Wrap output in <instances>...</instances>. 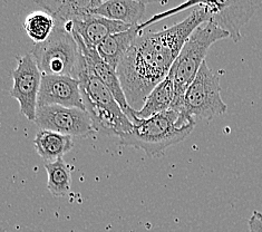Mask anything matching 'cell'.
<instances>
[{
    "label": "cell",
    "mask_w": 262,
    "mask_h": 232,
    "mask_svg": "<svg viewBox=\"0 0 262 232\" xmlns=\"http://www.w3.org/2000/svg\"><path fill=\"white\" fill-rule=\"evenodd\" d=\"M146 5V2L139 0H107L103 2L93 14L135 26L144 16Z\"/></svg>",
    "instance_id": "obj_14"
},
{
    "label": "cell",
    "mask_w": 262,
    "mask_h": 232,
    "mask_svg": "<svg viewBox=\"0 0 262 232\" xmlns=\"http://www.w3.org/2000/svg\"><path fill=\"white\" fill-rule=\"evenodd\" d=\"M35 123L42 130L72 137H87L96 133L89 113L75 108L58 105L38 106Z\"/></svg>",
    "instance_id": "obj_8"
},
{
    "label": "cell",
    "mask_w": 262,
    "mask_h": 232,
    "mask_svg": "<svg viewBox=\"0 0 262 232\" xmlns=\"http://www.w3.org/2000/svg\"><path fill=\"white\" fill-rule=\"evenodd\" d=\"M248 225L250 232H262V213L253 211L252 216L249 219Z\"/></svg>",
    "instance_id": "obj_19"
},
{
    "label": "cell",
    "mask_w": 262,
    "mask_h": 232,
    "mask_svg": "<svg viewBox=\"0 0 262 232\" xmlns=\"http://www.w3.org/2000/svg\"><path fill=\"white\" fill-rule=\"evenodd\" d=\"M130 27L133 26L94 14L73 23V31L82 37L87 47L93 48H96L110 36L122 33Z\"/></svg>",
    "instance_id": "obj_12"
},
{
    "label": "cell",
    "mask_w": 262,
    "mask_h": 232,
    "mask_svg": "<svg viewBox=\"0 0 262 232\" xmlns=\"http://www.w3.org/2000/svg\"><path fill=\"white\" fill-rule=\"evenodd\" d=\"M34 146L42 160L51 163L63 159V156L74 147V142L72 136L41 130L36 134Z\"/></svg>",
    "instance_id": "obj_16"
},
{
    "label": "cell",
    "mask_w": 262,
    "mask_h": 232,
    "mask_svg": "<svg viewBox=\"0 0 262 232\" xmlns=\"http://www.w3.org/2000/svg\"><path fill=\"white\" fill-rule=\"evenodd\" d=\"M33 55L43 75L68 76L78 79L87 70L85 56L73 33L56 25L52 35L40 44H35Z\"/></svg>",
    "instance_id": "obj_4"
},
{
    "label": "cell",
    "mask_w": 262,
    "mask_h": 232,
    "mask_svg": "<svg viewBox=\"0 0 262 232\" xmlns=\"http://www.w3.org/2000/svg\"><path fill=\"white\" fill-rule=\"evenodd\" d=\"M55 26L54 18L42 10L32 12L24 22V30L35 44L45 41L52 35Z\"/></svg>",
    "instance_id": "obj_18"
},
{
    "label": "cell",
    "mask_w": 262,
    "mask_h": 232,
    "mask_svg": "<svg viewBox=\"0 0 262 232\" xmlns=\"http://www.w3.org/2000/svg\"><path fill=\"white\" fill-rule=\"evenodd\" d=\"M174 97H176V89L174 81L170 74L164 78L163 81L155 87L148 94L144 104L140 110L134 111V116L140 120H146L152 116L166 112L171 109Z\"/></svg>",
    "instance_id": "obj_15"
},
{
    "label": "cell",
    "mask_w": 262,
    "mask_h": 232,
    "mask_svg": "<svg viewBox=\"0 0 262 232\" xmlns=\"http://www.w3.org/2000/svg\"><path fill=\"white\" fill-rule=\"evenodd\" d=\"M73 35L75 37V39L78 43V45L82 49V52L85 56V59L87 62V66H89V70L95 75L97 78L102 80V83L107 87V89L111 91V93L113 94V96L115 97L116 102L120 104L122 110L125 113L126 116L129 118L130 122H133L136 120V117L134 116V109L130 108V105L128 104L125 94H124L122 84L120 81V78L117 76V73L115 70H113L107 62H106L101 56H99L97 49L93 48V47H87L82 37H80L78 34L73 31Z\"/></svg>",
    "instance_id": "obj_11"
},
{
    "label": "cell",
    "mask_w": 262,
    "mask_h": 232,
    "mask_svg": "<svg viewBox=\"0 0 262 232\" xmlns=\"http://www.w3.org/2000/svg\"><path fill=\"white\" fill-rule=\"evenodd\" d=\"M198 6L204 12L207 23H212L227 31L230 38L239 43L242 38L241 28L255 15L261 7L262 2H203Z\"/></svg>",
    "instance_id": "obj_6"
},
{
    "label": "cell",
    "mask_w": 262,
    "mask_h": 232,
    "mask_svg": "<svg viewBox=\"0 0 262 232\" xmlns=\"http://www.w3.org/2000/svg\"><path fill=\"white\" fill-rule=\"evenodd\" d=\"M52 105L85 110L80 81L68 76L42 75L38 106Z\"/></svg>",
    "instance_id": "obj_10"
},
{
    "label": "cell",
    "mask_w": 262,
    "mask_h": 232,
    "mask_svg": "<svg viewBox=\"0 0 262 232\" xmlns=\"http://www.w3.org/2000/svg\"><path fill=\"white\" fill-rule=\"evenodd\" d=\"M16 60L17 66L11 72L14 86L10 91V96L19 103L21 114L26 116L27 120L35 122L43 74L30 53L16 56Z\"/></svg>",
    "instance_id": "obj_7"
},
{
    "label": "cell",
    "mask_w": 262,
    "mask_h": 232,
    "mask_svg": "<svg viewBox=\"0 0 262 232\" xmlns=\"http://www.w3.org/2000/svg\"><path fill=\"white\" fill-rule=\"evenodd\" d=\"M228 111L221 97L220 78L204 61L185 93L181 118L185 123L211 121Z\"/></svg>",
    "instance_id": "obj_5"
},
{
    "label": "cell",
    "mask_w": 262,
    "mask_h": 232,
    "mask_svg": "<svg viewBox=\"0 0 262 232\" xmlns=\"http://www.w3.org/2000/svg\"><path fill=\"white\" fill-rule=\"evenodd\" d=\"M204 23L207 18L196 3L184 20L137 37L116 70L130 108H142L148 94L170 73L191 34Z\"/></svg>",
    "instance_id": "obj_1"
},
{
    "label": "cell",
    "mask_w": 262,
    "mask_h": 232,
    "mask_svg": "<svg viewBox=\"0 0 262 232\" xmlns=\"http://www.w3.org/2000/svg\"><path fill=\"white\" fill-rule=\"evenodd\" d=\"M45 170L48 175L47 187L54 197H65L71 190L72 173L67 163L59 159L55 162L45 163Z\"/></svg>",
    "instance_id": "obj_17"
},
{
    "label": "cell",
    "mask_w": 262,
    "mask_h": 232,
    "mask_svg": "<svg viewBox=\"0 0 262 232\" xmlns=\"http://www.w3.org/2000/svg\"><path fill=\"white\" fill-rule=\"evenodd\" d=\"M195 5L196 3H185L183 5H181L180 7H177L165 12H162V14L155 15L153 18H151V19L145 23L135 25V26L130 27L125 31H122V33L110 36L108 38H106L96 47L99 56H101V57L107 62L113 70L116 71L122 58L124 57V55L127 53L130 46L133 45V43L137 39V37L142 34L143 29L147 27L148 25L157 23L168 16H172L174 14H177V12L185 10L186 8L195 7Z\"/></svg>",
    "instance_id": "obj_9"
},
{
    "label": "cell",
    "mask_w": 262,
    "mask_h": 232,
    "mask_svg": "<svg viewBox=\"0 0 262 232\" xmlns=\"http://www.w3.org/2000/svg\"><path fill=\"white\" fill-rule=\"evenodd\" d=\"M36 4L48 12L56 25L64 26L67 23L84 19L93 15L95 9L103 4L102 0H42Z\"/></svg>",
    "instance_id": "obj_13"
},
{
    "label": "cell",
    "mask_w": 262,
    "mask_h": 232,
    "mask_svg": "<svg viewBox=\"0 0 262 232\" xmlns=\"http://www.w3.org/2000/svg\"><path fill=\"white\" fill-rule=\"evenodd\" d=\"M180 117L179 112L168 110L146 120L136 118L132 130L118 137V141L123 146L143 150L148 156L159 155L185 140L194 130L195 123L183 126Z\"/></svg>",
    "instance_id": "obj_2"
},
{
    "label": "cell",
    "mask_w": 262,
    "mask_h": 232,
    "mask_svg": "<svg viewBox=\"0 0 262 232\" xmlns=\"http://www.w3.org/2000/svg\"><path fill=\"white\" fill-rule=\"evenodd\" d=\"M224 38H230L229 34L212 23L202 24L191 34L168 73L176 89V97L170 110L177 111L180 114L182 113L185 93L205 61L209 48Z\"/></svg>",
    "instance_id": "obj_3"
}]
</instances>
